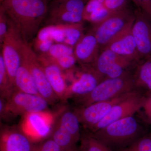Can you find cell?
Here are the masks:
<instances>
[{
  "label": "cell",
  "mask_w": 151,
  "mask_h": 151,
  "mask_svg": "<svg viewBox=\"0 0 151 151\" xmlns=\"http://www.w3.org/2000/svg\"><path fill=\"white\" fill-rule=\"evenodd\" d=\"M32 142L19 127H1L0 151H32Z\"/></svg>",
  "instance_id": "cell-15"
},
{
  "label": "cell",
  "mask_w": 151,
  "mask_h": 151,
  "mask_svg": "<svg viewBox=\"0 0 151 151\" xmlns=\"http://www.w3.org/2000/svg\"><path fill=\"white\" fill-rule=\"evenodd\" d=\"M135 17V12L127 7L113 12L104 21L94 25L92 32L97 39L100 51L131 26Z\"/></svg>",
  "instance_id": "cell-4"
},
{
  "label": "cell",
  "mask_w": 151,
  "mask_h": 151,
  "mask_svg": "<svg viewBox=\"0 0 151 151\" xmlns=\"http://www.w3.org/2000/svg\"><path fill=\"white\" fill-rule=\"evenodd\" d=\"M134 91L111 100L97 102L84 107H78L73 111L78 116L80 124L85 129L90 130L107 116L114 105L129 96Z\"/></svg>",
  "instance_id": "cell-9"
},
{
  "label": "cell",
  "mask_w": 151,
  "mask_h": 151,
  "mask_svg": "<svg viewBox=\"0 0 151 151\" xmlns=\"http://www.w3.org/2000/svg\"><path fill=\"white\" fill-rule=\"evenodd\" d=\"M55 122L69 132L77 142L80 140L81 124L74 111L65 108L60 113L58 118L55 119Z\"/></svg>",
  "instance_id": "cell-21"
},
{
  "label": "cell",
  "mask_w": 151,
  "mask_h": 151,
  "mask_svg": "<svg viewBox=\"0 0 151 151\" xmlns=\"http://www.w3.org/2000/svg\"><path fill=\"white\" fill-rule=\"evenodd\" d=\"M47 80L60 100L65 101L68 84L63 71L46 54L37 55Z\"/></svg>",
  "instance_id": "cell-16"
},
{
  "label": "cell",
  "mask_w": 151,
  "mask_h": 151,
  "mask_svg": "<svg viewBox=\"0 0 151 151\" xmlns=\"http://www.w3.org/2000/svg\"><path fill=\"white\" fill-rule=\"evenodd\" d=\"M146 95L135 90L129 96L114 105L105 118L90 130L91 133L105 128L108 125L124 118L133 116L141 110Z\"/></svg>",
  "instance_id": "cell-8"
},
{
  "label": "cell",
  "mask_w": 151,
  "mask_h": 151,
  "mask_svg": "<svg viewBox=\"0 0 151 151\" xmlns=\"http://www.w3.org/2000/svg\"><path fill=\"white\" fill-rule=\"evenodd\" d=\"M13 24L2 9H0V43H2Z\"/></svg>",
  "instance_id": "cell-29"
},
{
  "label": "cell",
  "mask_w": 151,
  "mask_h": 151,
  "mask_svg": "<svg viewBox=\"0 0 151 151\" xmlns=\"http://www.w3.org/2000/svg\"><path fill=\"white\" fill-rule=\"evenodd\" d=\"M50 37L55 43H62L74 47L84 35L82 24L49 26Z\"/></svg>",
  "instance_id": "cell-19"
},
{
  "label": "cell",
  "mask_w": 151,
  "mask_h": 151,
  "mask_svg": "<svg viewBox=\"0 0 151 151\" xmlns=\"http://www.w3.org/2000/svg\"><path fill=\"white\" fill-rule=\"evenodd\" d=\"M22 59L27 65L35 82L40 95L48 102L54 105L59 101L52 88L43 68L39 61L37 54L33 50L29 44L23 41L21 47Z\"/></svg>",
  "instance_id": "cell-5"
},
{
  "label": "cell",
  "mask_w": 151,
  "mask_h": 151,
  "mask_svg": "<svg viewBox=\"0 0 151 151\" xmlns=\"http://www.w3.org/2000/svg\"><path fill=\"white\" fill-rule=\"evenodd\" d=\"M105 0H88L85 6L83 17L84 19L90 14L105 6Z\"/></svg>",
  "instance_id": "cell-33"
},
{
  "label": "cell",
  "mask_w": 151,
  "mask_h": 151,
  "mask_svg": "<svg viewBox=\"0 0 151 151\" xmlns=\"http://www.w3.org/2000/svg\"><path fill=\"white\" fill-rule=\"evenodd\" d=\"M23 41L14 26L9 31L1 45H2L1 53L11 82L14 86L15 76L22 62L21 47Z\"/></svg>",
  "instance_id": "cell-12"
},
{
  "label": "cell",
  "mask_w": 151,
  "mask_h": 151,
  "mask_svg": "<svg viewBox=\"0 0 151 151\" xmlns=\"http://www.w3.org/2000/svg\"><path fill=\"white\" fill-rule=\"evenodd\" d=\"M113 13L104 6L90 14L85 19L84 21H87L96 25L104 21Z\"/></svg>",
  "instance_id": "cell-28"
},
{
  "label": "cell",
  "mask_w": 151,
  "mask_h": 151,
  "mask_svg": "<svg viewBox=\"0 0 151 151\" xmlns=\"http://www.w3.org/2000/svg\"><path fill=\"white\" fill-rule=\"evenodd\" d=\"M52 60H54L63 71H68L74 68L76 63L77 62L74 54L65 55Z\"/></svg>",
  "instance_id": "cell-31"
},
{
  "label": "cell",
  "mask_w": 151,
  "mask_h": 151,
  "mask_svg": "<svg viewBox=\"0 0 151 151\" xmlns=\"http://www.w3.org/2000/svg\"><path fill=\"white\" fill-rule=\"evenodd\" d=\"M90 134L113 151L120 150L145 134L143 127L133 116L113 122Z\"/></svg>",
  "instance_id": "cell-2"
},
{
  "label": "cell",
  "mask_w": 151,
  "mask_h": 151,
  "mask_svg": "<svg viewBox=\"0 0 151 151\" xmlns=\"http://www.w3.org/2000/svg\"><path fill=\"white\" fill-rule=\"evenodd\" d=\"M54 43L51 40H41L35 37L33 44V48L32 49L37 55L46 54Z\"/></svg>",
  "instance_id": "cell-30"
},
{
  "label": "cell",
  "mask_w": 151,
  "mask_h": 151,
  "mask_svg": "<svg viewBox=\"0 0 151 151\" xmlns=\"http://www.w3.org/2000/svg\"><path fill=\"white\" fill-rule=\"evenodd\" d=\"M22 116L20 128L32 142L50 135L55 118L49 111L28 113Z\"/></svg>",
  "instance_id": "cell-11"
},
{
  "label": "cell",
  "mask_w": 151,
  "mask_h": 151,
  "mask_svg": "<svg viewBox=\"0 0 151 151\" xmlns=\"http://www.w3.org/2000/svg\"><path fill=\"white\" fill-rule=\"evenodd\" d=\"M128 0H105V6L109 11L115 12L127 8Z\"/></svg>",
  "instance_id": "cell-34"
},
{
  "label": "cell",
  "mask_w": 151,
  "mask_h": 151,
  "mask_svg": "<svg viewBox=\"0 0 151 151\" xmlns=\"http://www.w3.org/2000/svg\"><path fill=\"white\" fill-rule=\"evenodd\" d=\"M0 9L28 44L37 35L49 10L46 0H3Z\"/></svg>",
  "instance_id": "cell-1"
},
{
  "label": "cell",
  "mask_w": 151,
  "mask_h": 151,
  "mask_svg": "<svg viewBox=\"0 0 151 151\" xmlns=\"http://www.w3.org/2000/svg\"><path fill=\"white\" fill-rule=\"evenodd\" d=\"M133 75L130 72L117 78H106L84 96L74 98L78 107H84L97 102L111 100L135 90Z\"/></svg>",
  "instance_id": "cell-3"
},
{
  "label": "cell",
  "mask_w": 151,
  "mask_h": 151,
  "mask_svg": "<svg viewBox=\"0 0 151 151\" xmlns=\"http://www.w3.org/2000/svg\"><path fill=\"white\" fill-rule=\"evenodd\" d=\"M135 88L151 93V58L142 60L137 65L133 75Z\"/></svg>",
  "instance_id": "cell-22"
},
{
  "label": "cell",
  "mask_w": 151,
  "mask_h": 151,
  "mask_svg": "<svg viewBox=\"0 0 151 151\" xmlns=\"http://www.w3.org/2000/svg\"><path fill=\"white\" fill-rule=\"evenodd\" d=\"M0 116L1 119L4 121H9L15 116L11 113L7 106L6 100L0 98Z\"/></svg>",
  "instance_id": "cell-37"
},
{
  "label": "cell",
  "mask_w": 151,
  "mask_h": 151,
  "mask_svg": "<svg viewBox=\"0 0 151 151\" xmlns=\"http://www.w3.org/2000/svg\"><path fill=\"white\" fill-rule=\"evenodd\" d=\"M132 34L141 60L151 58V20L140 11H135Z\"/></svg>",
  "instance_id": "cell-14"
},
{
  "label": "cell",
  "mask_w": 151,
  "mask_h": 151,
  "mask_svg": "<svg viewBox=\"0 0 151 151\" xmlns=\"http://www.w3.org/2000/svg\"><path fill=\"white\" fill-rule=\"evenodd\" d=\"M86 0H53L49 9L48 21L51 25L82 24Z\"/></svg>",
  "instance_id": "cell-6"
},
{
  "label": "cell",
  "mask_w": 151,
  "mask_h": 151,
  "mask_svg": "<svg viewBox=\"0 0 151 151\" xmlns=\"http://www.w3.org/2000/svg\"><path fill=\"white\" fill-rule=\"evenodd\" d=\"M81 65L82 70L77 73L76 77H70L72 81L68 86L65 101L89 94L104 79L92 65Z\"/></svg>",
  "instance_id": "cell-13"
},
{
  "label": "cell",
  "mask_w": 151,
  "mask_h": 151,
  "mask_svg": "<svg viewBox=\"0 0 151 151\" xmlns=\"http://www.w3.org/2000/svg\"><path fill=\"white\" fill-rule=\"evenodd\" d=\"M100 45L93 33L84 34L73 47L77 62L81 65H92L100 54Z\"/></svg>",
  "instance_id": "cell-17"
},
{
  "label": "cell",
  "mask_w": 151,
  "mask_h": 151,
  "mask_svg": "<svg viewBox=\"0 0 151 151\" xmlns=\"http://www.w3.org/2000/svg\"><path fill=\"white\" fill-rule=\"evenodd\" d=\"M132 25L115 38L104 48L108 49L116 54L126 58L138 64L142 60L132 34Z\"/></svg>",
  "instance_id": "cell-18"
},
{
  "label": "cell",
  "mask_w": 151,
  "mask_h": 151,
  "mask_svg": "<svg viewBox=\"0 0 151 151\" xmlns=\"http://www.w3.org/2000/svg\"><path fill=\"white\" fill-rule=\"evenodd\" d=\"M140 11L151 20V0H131Z\"/></svg>",
  "instance_id": "cell-35"
},
{
  "label": "cell",
  "mask_w": 151,
  "mask_h": 151,
  "mask_svg": "<svg viewBox=\"0 0 151 151\" xmlns=\"http://www.w3.org/2000/svg\"><path fill=\"white\" fill-rule=\"evenodd\" d=\"M79 151H113L90 134L81 136Z\"/></svg>",
  "instance_id": "cell-25"
},
{
  "label": "cell",
  "mask_w": 151,
  "mask_h": 151,
  "mask_svg": "<svg viewBox=\"0 0 151 151\" xmlns=\"http://www.w3.org/2000/svg\"><path fill=\"white\" fill-rule=\"evenodd\" d=\"M147 122L151 125V93L146 95L145 99L141 108Z\"/></svg>",
  "instance_id": "cell-36"
},
{
  "label": "cell",
  "mask_w": 151,
  "mask_h": 151,
  "mask_svg": "<svg viewBox=\"0 0 151 151\" xmlns=\"http://www.w3.org/2000/svg\"><path fill=\"white\" fill-rule=\"evenodd\" d=\"M119 151H151V133L143 135Z\"/></svg>",
  "instance_id": "cell-26"
},
{
  "label": "cell",
  "mask_w": 151,
  "mask_h": 151,
  "mask_svg": "<svg viewBox=\"0 0 151 151\" xmlns=\"http://www.w3.org/2000/svg\"><path fill=\"white\" fill-rule=\"evenodd\" d=\"M50 136L62 151L75 147L78 142L69 132L55 121Z\"/></svg>",
  "instance_id": "cell-23"
},
{
  "label": "cell",
  "mask_w": 151,
  "mask_h": 151,
  "mask_svg": "<svg viewBox=\"0 0 151 151\" xmlns=\"http://www.w3.org/2000/svg\"><path fill=\"white\" fill-rule=\"evenodd\" d=\"M63 151H79V149L77 148V147H75L73 148L68 149V150Z\"/></svg>",
  "instance_id": "cell-38"
},
{
  "label": "cell",
  "mask_w": 151,
  "mask_h": 151,
  "mask_svg": "<svg viewBox=\"0 0 151 151\" xmlns=\"http://www.w3.org/2000/svg\"><path fill=\"white\" fill-rule=\"evenodd\" d=\"M73 47L65 44L54 43L46 53L52 60H55L62 57L73 54Z\"/></svg>",
  "instance_id": "cell-27"
},
{
  "label": "cell",
  "mask_w": 151,
  "mask_h": 151,
  "mask_svg": "<svg viewBox=\"0 0 151 151\" xmlns=\"http://www.w3.org/2000/svg\"><path fill=\"white\" fill-rule=\"evenodd\" d=\"M136 64L108 49L104 48L92 66L104 79L117 78L129 73L131 68Z\"/></svg>",
  "instance_id": "cell-7"
},
{
  "label": "cell",
  "mask_w": 151,
  "mask_h": 151,
  "mask_svg": "<svg viewBox=\"0 0 151 151\" xmlns=\"http://www.w3.org/2000/svg\"><path fill=\"white\" fill-rule=\"evenodd\" d=\"M14 85L15 89L18 91L40 95L31 73L22 58L21 63L15 76Z\"/></svg>",
  "instance_id": "cell-20"
},
{
  "label": "cell",
  "mask_w": 151,
  "mask_h": 151,
  "mask_svg": "<svg viewBox=\"0 0 151 151\" xmlns=\"http://www.w3.org/2000/svg\"><path fill=\"white\" fill-rule=\"evenodd\" d=\"M32 151H62L51 138L45 139L37 145H34Z\"/></svg>",
  "instance_id": "cell-32"
},
{
  "label": "cell",
  "mask_w": 151,
  "mask_h": 151,
  "mask_svg": "<svg viewBox=\"0 0 151 151\" xmlns=\"http://www.w3.org/2000/svg\"><path fill=\"white\" fill-rule=\"evenodd\" d=\"M3 1V0H1V2L2 1Z\"/></svg>",
  "instance_id": "cell-39"
},
{
  "label": "cell",
  "mask_w": 151,
  "mask_h": 151,
  "mask_svg": "<svg viewBox=\"0 0 151 151\" xmlns=\"http://www.w3.org/2000/svg\"><path fill=\"white\" fill-rule=\"evenodd\" d=\"M13 84L11 82L2 55H0V94L1 98L7 99L14 90Z\"/></svg>",
  "instance_id": "cell-24"
},
{
  "label": "cell",
  "mask_w": 151,
  "mask_h": 151,
  "mask_svg": "<svg viewBox=\"0 0 151 151\" xmlns=\"http://www.w3.org/2000/svg\"><path fill=\"white\" fill-rule=\"evenodd\" d=\"M6 100L9 110L15 117L49 111V104L40 95L28 94L15 89Z\"/></svg>",
  "instance_id": "cell-10"
}]
</instances>
